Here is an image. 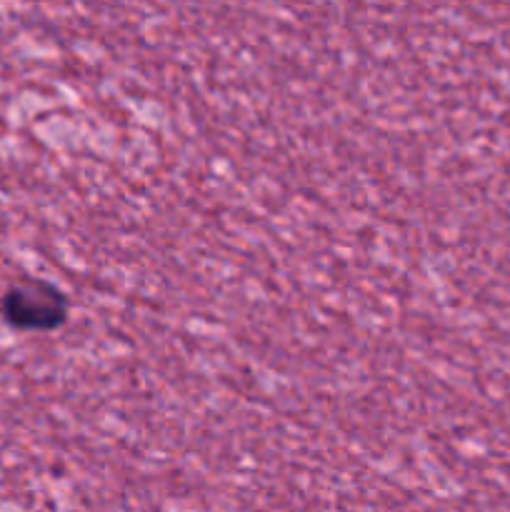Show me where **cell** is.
<instances>
[{
	"label": "cell",
	"mask_w": 510,
	"mask_h": 512,
	"mask_svg": "<svg viewBox=\"0 0 510 512\" xmlns=\"http://www.w3.org/2000/svg\"><path fill=\"white\" fill-rule=\"evenodd\" d=\"M0 313L18 330H50L63 323L65 303L48 283L25 280L3 295Z\"/></svg>",
	"instance_id": "obj_1"
}]
</instances>
